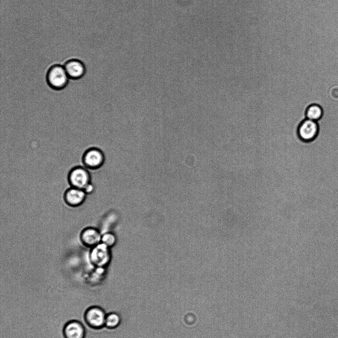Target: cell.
<instances>
[{
  "instance_id": "cell-2",
  "label": "cell",
  "mask_w": 338,
  "mask_h": 338,
  "mask_svg": "<svg viewBox=\"0 0 338 338\" xmlns=\"http://www.w3.org/2000/svg\"><path fill=\"white\" fill-rule=\"evenodd\" d=\"M110 249L101 242L91 248L89 259L91 264L97 268L105 269L111 260Z\"/></svg>"
},
{
  "instance_id": "cell-12",
  "label": "cell",
  "mask_w": 338,
  "mask_h": 338,
  "mask_svg": "<svg viewBox=\"0 0 338 338\" xmlns=\"http://www.w3.org/2000/svg\"><path fill=\"white\" fill-rule=\"evenodd\" d=\"M121 317L116 312H111L106 315L105 327L108 329H114L118 327L121 323Z\"/></svg>"
},
{
  "instance_id": "cell-4",
  "label": "cell",
  "mask_w": 338,
  "mask_h": 338,
  "mask_svg": "<svg viewBox=\"0 0 338 338\" xmlns=\"http://www.w3.org/2000/svg\"><path fill=\"white\" fill-rule=\"evenodd\" d=\"M106 315L102 308L92 306L86 310L84 315L85 321L92 328L100 329L105 326Z\"/></svg>"
},
{
  "instance_id": "cell-7",
  "label": "cell",
  "mask_w": 338,
  "mask_h": 338,
  "mask_svg": "<svg viewBox=\"0 0 338 338\" xmlns=\"http://www.w3.org/2000/svg\"><path fill=\"white\" fill-rule=\"evenodd\" d=\"M87 195L84 190L70 187L65 191L63 199L68 206L77 207L84 203Z\"/></svg>"
},
{
  "instance_id": "cell-10",
  "label": "cell",
  "mask_w": 338,
  "mask_h": 338,
  "mask_svg": "<svg viewBox=\"0 0 338 338\" xmlns=\"http://www.w3.org/2000/svg\"><path fill=\"white\" fill-rule=\"evenodd\" d=\"M65 338H85L86 332L83 324L76 320L67 322L63 327Z\"/></svg>"
},
{
  "instance_id": "cell-8",
  "label": "cell",
  "mask_w": 338,
  "mask_h": 338,
  "mask_svg": "<svg viewBox=\"0 0 338 338\" xmlns=\"http://www.w3.org/2000/svg\"><path fill=\"white\" fill-rule=\"evenodd\" d=\"M101 236L97 228L87 227L81 231L80 239L85 246L92 248L101 243Z\"/></svg>"
},
{
  "instance_id": "cell-3",
  "label": "cell",
  "mask_w": 338,
  "mask_h": 338,
  "mask_svg": "<svg viewBox=\"0 0 338 338\" xmlns=\"http://www.w3.org/2000/svg\"><path fill=\"white\" fill-rule=\"evenodd\" d=\"M69 79V77L62 65L54 64L48 70L47 81L49 85L53 88H63L66 86Z\"/></svg>"
},
{
  "instance_id": "cell-11",
  "label": "cell",
  "mask_w": 338,
  "mask_h": 338,
  "mask_svg": "<svg viewBox=\"0 0 338 338\" xmlns=\"http://www.w3.org/2000/svg\"><path fill=\"white\" fill-rule=\"evenodd\" d=\"M305 115L306 118L316 121L321 118L323 110L319 105L313 104L307 108Z\"/></svg>"
},
{
  "instance_id": "cell-13",
  "label": "cell",
  "mask_w": 338,
  "mask_h": 338,
  "mask_svg": "<svg viewBox=\"0 0 338 338\" xmlns=\"http://www.w3.org/2000/svg\"><path fill=\"white\" fill-rule=\"evenodd\" d=\"M116 241L115 235L112 232H108L102 234L101 242L110 248L116 244Z\"/></svg>"
},
{
  "instance_id": "cell-6",
  "label": "cell",
  "mask_w": 338,
  "mask_h": 338,
  "mask_svg": "<svg viewBox=\"0 0 338 338\" xmlns=\"http://www.w3.org/2000/svg\"><path fill=\"white\" fill-rule=\"evenodd\" d=\"M319 131V125L316 121L306 118L300 124L298 134L302 141L309 143L315 140Z\"/></svg>"
},
{
  "instance_id": "cell-9",
  "label": "cell",
  "mask_w": 338,
  "mask_h": 338,
  "mask_svg": "<svg viewBox=\"0 0 338 338\" xmlns=\"http://www.w3.org/2000/svg\"><path fill=\"white\" fill-rule=\"evenodd\" d=\"M63 66L70 78H80L86 72L85 64L78 59H69L64 63Z\"/></svg>"
},
{
  "instance_id": "cell-5",
  "label": "cell",
  "mask_w": 338,
  "mask_h": 338,
  "mask_svg": "<svg viewBox=\"0 0 338 338\" xmlns=\"http://www.w3.org/2000/svg\"><path fill=\"white\" fill-rule=\"evenodd\" d=\"M105 162V156L98 149L92 148L86 151L83 158L84 167L90 170H96L101 168Z\"/></svg>"
},
{
  "instance_id": "cell-1",
  "label": "cell",
  "mask_w": 338,
  "mask_h": 338,
  "mask_svg": "<svg viewBox=\"0 0 338 338\" xmlns=\"http://www.w3.org/2000/svg\"><path fill=\"white\" fill-rule=\"evenodd\" d=\"M67 180L70 187L85 190L92 184L91 172L85 167H75L68 172Z\"/></svg>"
}]
</instances>
